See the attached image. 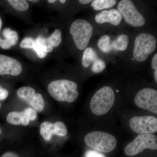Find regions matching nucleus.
Returning <instances> with one entry per match:
<instances>
[{
	"label": "nucleus",
	"mask_w": 157,
	"mask_h": 157,
	"mask_svg": "<svg viewBox=\"0 0 157 157\" xmlns=\"http://www.w3.org/2000/svg\"><path fill=\"white\" fill-rule=\"evenodd\" d=\"M77 87L78 86L74 82L67 79H59L50 82L48 85V90L50 95L57 101L72 103L78 98Z\"/></svg>",
	"instance_id": "1"
},
{
	"label": "nucleus",
	"mask_w": 157,
	"mask_h": 157,
	"mask_svg": "<svg viewBox=\"0 0 157 157\" xmlns=\"http://www.w3.org/2000/svg\"><path fill=\"white\" fill-rule=\"evenodd\" d=\"M115 101V94L112 88L105 86L98 90L93 96L90 107L94 114L103 115L112 108Z\"/></svg>",
	"instance_id": "2"
},
{
	"label": "nucleus",
	"mask_w": 157,
	"mask_h": 157,
	"mask_svg": "<svg viewBox=\"0 0 157 157\" xmlns=\"http://www.w3.org/2000/svg\"><path fill=\"white\" fill-rule=\"evenodd\" d=\"M84 140L88 146L101 152L112 151L117 144V140L113 135L100 131L90 132L86 135Z\"/></svg>",
	"instance_id": "3"
},
{
	"label": "nucleus",
	"mask_w": 157,
	"mask_h": 157,
	"mask_svg": "<svg viewBox=\"0 0 157 157\" xmlns=\"http://www.w3.org/2000/svg\"><path fill=\"white\" fill-rule=\"evenodd\" d=\"M93 32L92 25L84 19L76 20L70 28V33L75 45L80 50H84L87 47Z\"/></svg>",
	"instance_id": "4"
},
{
	"label": "nucleus",
	"mask_w": 157,
	"mask_h": 157,
	"mask_svg": "<svg viewBox=\"0 0 157 157\" xmlns=\"http://www.w3.org/2000/svg\"><path fill=\"white\" fill-rule=\"evenodd\" d=\"M157 41L151 34L141 33L138 35L135 41L133 56L138 62L146 60L150 54L156 48Z\"/></svg>",
	"instance_id": "5"
},
{
	"label": "nucleus",
	"mask_w": 157,
	"mask_h": 157,
	"mask_svg": "<svg viewBox=\"0 0 157 157\" xmlns=\"http://www.w3.org/2000/svg\"><path fill=\"white\" fill-rule=\"evenodd\" d=\"M157 138L154 134H140L125 147L127 155L132 156L141 152L145 149L157 150Z\"/></svg>",
	"instance_id": "6"
},
{
	"label": "nucleus",
	"mask_w": 157,
	"mask_h": 157,
	"mask_svg": "<svg viewBox=\"0 0 157 157\" xmlns=\"http://www.w3.org/2000/svg\"><path fill=\"white\" fill-rule=\"evenodd\" d=\"M117 10L127 23L132 26H142L145 24L144 17L139 12L136 7L130 0H122L117 6Z\"/></svg>",
	"instance_id": "7"
},
{
	"label": "nucleus",
	"mask_w": 157,
	"mask_h": 157,
	"mask_svg": "<svg viewBox=\"0 0 157 157\" xmlns=\"http://www.w3.org/2000/svg\"><path fill=\"white\" fill-rule=\"evenodd\" d=\"M131 129L139 134H153L157 132V118L153 116L135 117L130 121Z\"/></svg>",
	"instance_id": "8"
},
{
	"label": "nucleus",
	"mask_w": 157,
	"mask_h": 157,
	"mask_svg": "<svg viewBox=\"0 0 157 157\" xmlns=\"http://www.w3.org/2000/svg\"><path fill=\"white\" fill-rule=\"evenodd\" d=\"M135 104L139 108L157 113V91L151 88L140 90L135 97Z\"/></svg>",
	"instance_id": "9"
},
{
	"label": "nucleus",
	"mask_w": 157,
	"mask_h": 157,
	"mask_svg": "<svg viewBox=\"0 0 157 157\" xmlns=\"http://www.w3.org/2000/svg\"><path fill=\"white\" fill-rule=\"evenodd\" d=\"M21 64L13 58L0 54V75L17 76L22 72Z\"/></svg>",
	"instance_id": "10"
},
{
	"label": "nucleus",
	"mask_w": 157,
	"mask_h": 157,
	"mask_svg": "<svg viewBox=\"0 0 157 157\" xmlns=\"http://www.w3.org/2000/svg\"><path fill=\"white\" fill-rule=\"evenodd\" d=\"M122 18L119 11L117 9H112L101 11L96 15L95 19L98 24L109 23L113 25H118L120 24Z\"/></svg>",
	"instance_id": "11"
},
{
	"label": "nucleus",
	"mask_w": 157,
	"mask_h": 157,
	"mask_svg": "<svg viewBox=\"0 0 157 157\" xmlns=\"http://www.w3.org/2000/svg\"><path fill=\"white\" fill-rule=\"evenodd\" d=\"M7 121L9 123L13 125L22 124L27 126L29 124L30 120L24 111H13L9 113L7 116Z\"/></svg>",
	"instance_id": "12"
},
{
	"label": "nucleus",
	"mask_w": 157,
	"mask_h": 157,
	"mask_svg": "<svg viewBox=\"0 0 157 157\" xmlns=\"http://www.w3.org/2000/svg\"><path fill=\"white\" fill-rule=\"evenodd\" d=\"M40 133L45 140L49 141L53 135H56V130L55 124L49 122H44L40 127Z\"/></svg>",
	"instance_id": "13"
},
{
	"label": "nucleus",
	"mask_w": 157,
	"mask_h": 157,
	"mask_svg": "<svg viewBox=\"0 0 157 157\" xmlns=\"http://www.w3.org/2000/svg\"><path fill=\"white\" fill-rule=\"evenodd\" d=\"M17 93L20 99L30 105L33 101L36 91L33 88L29 86H23L18 89Z\"/></svg>",
	"instance_id": "14"
},
{
	"label": "nucleus",
	"mask_w": 157,
	"mask_h": 157,
	"mask_svg": "<svg viewBox=\"0 0 157 157\" xmlns=\"http://www.w3.org/2000/svg\"><path fill=\"white\" fill-rule=\"evenodd\" d=\"M128 44V37L125 34H122L111 42L112 49L117 51L125 50Z\"/></svg>",
	"instance_id": "15"
},
{
	"label": "nucleus",
	"mask_w": 157,
	"mask_h": 157,
	"mask_svg": "<svg viewBox=\"0 0 157 157\" xmlns=\"http://www.w3.org/2000/svg\"><path fill=\"white\" fill-rule=\"evenodd\" d=\"M98 57L95 51L91 47H88L85 49L82 59V65L84 67H89L90 64Z\"/></svg>",
	"instance_id": "16"
},
{
	"label": "nucleus",
	"mask_w": 157,
	"mask_h": 157,
	"mask_svg": "<svg viewBox=\"0 0 157 157\" xmlns=\"http://www.w3.org/2000/svg\"><path fill=\"white\" fill-rule=\"evenodd\" d=\"M116 4L115 0H95L92 2L91 6L94 9L99 11L112 8Z\"/></svg>",
	"instance_id": "17"
},
{
	"label": "nucleus",
	"mask_w": 157,
	"mask_h": 157,
	"mask_svg": "<svg viewBox=\"0 0 157 157\" xmlns=\"http://www.w3.org/2000/svg\"><path fill=\"white\" fill-rule=\"evenodd\" d=\"M3 35L5 40L11 46H14L17 44L18 39V34L16 31L12 30L9 28L5 29L3 32Z\"/></svg>",
	"instance_id": "18"
},
{
	"label": "nucleus",
	"mask_w": 157,
	"mask_h": 157,
	"mask_svg": "<svg viewBox=\"0 0 157 157\" xmlns=\"http://www.w3.org/2000/svg\"><path fill=\"white\" fill-rule=\"evenodd\" d=\"M29 106L33 107L36 111L38 112L42 111L45 107V101L42 95L39 93H36Z\"/></svg>",
	"instance_id": "19"
},
{
	"label": "nucleus",
	"mask_w": 157,
	"mask_h": 157,
	"mask_svg": "<svg viewBox=\"0 0 157 157\" xmlns=\"http://www.w3.org/2000/svg\"><path fill=\"white\" fill-rule=\"evenodd\" d=\"M46 40L52 47H58L62 42L61 32L58 29H56L50 36L46 38Z\"/></svg>",
	"instance_id": "20"
},
{
	"label": "nucleus",
	"mask_w": 157,
	"mask_h": 157,
	"mask_svg": "<svg viewBox=\"0 0 157 157\" xmlns=\"http://www.w3.org/2000/svg\"><path fill=\"white\" fill-rule=\"evenodd\" d=\"M98 46L102 52L108 53L112 49L110 43V37L104 36L101 37L98 42Z\"/></svg>",
	"instance_id": "21"
},
{
	"label": "nucleus",
	"mask_w": 157,
	"mask_h": 157,
	"mask_svg": "<svg viewBox=\"0 0 157 157\" xmlns=\"http://www.w3.org/2000/svg\"><path fill=\"white\" fill-rule=\"evenodd\" d=\"M8 2L12 7L17 11H25L29 8L28 3L25 0H9Z\"/></svg>",
	"instance_id": "22"
},
{
	"label": "nucleus",
	"mask_w": 157,
	"mask_h": 157,
	"mask_svg": "<svg viewBox=\"0 0 157 157\" xmlns=\"http://www.w3.org/2000/svg\"><path fill=\"white\" fill-rule=\"evenodd\" d=\"M106 67V64L104 61L98 57L93 62L92 70L94 73H101L105 69Z\"/></svg>",
	"instance_id": "23"
},
{
	"label": "nucleus",
	"mask_w": 157,
	"mask_h": 157,
	"mask_svg": "<svg viewBox=\"0 0 157 157\" xmlns=\"http://www.w3.org/2000/svg\"><path fill=\"white\" fill-rule=\"evenodd\" d=\"M55 124L56 126V135L61 137L66 136L67 134V129L65 124L61 121H57Z\"/></svg>",
	"instance_id": "24"
},
{
	"label": "nucleus",
	"mask_w": 157,
	"mask_h": 157,
	"mask_svg": "<svg viewBox=\"0 0 157 157\" xmlns=\"http://www.w3.org/2000/svg\"><path fill=\"white\" fill-rule=\"evenodd\" d=\"M36 40L31 37H26L23 39L20 43V47L22 48H32Z\"/></svg>",
	"instance_id": "25"
},
{
	"label": "nucleus",
	"mask_w": 157,
	"mask_h": 157,
	"mask_svg": "<svg viewBox=\"0 0 157 157\" xmlns=\"http://www.w3.org/2000/svg\"><path fill=\"white\" fill-rule=\"evenodd\" d=\"M24 112L25 113L30 121H34L36 119L37 113L35 109L32 108H27L25 109Z\"/></svg>",
	"instance_id": "26"
},
{
	"label": "nucleus",
	"mask_w": 157,
	"mask_h": 157,
	"mask_svg": "<svg viewBox=\"0 0 157 157\" xmlns=\"http://www.w3.org/2000/svg\"><path fill=\"white\" fill-rule=\"evenodd\" d=\"M85 157H106L103 154L96 150H88L85 153Z\"/></svg>",
	"instance_id": "27"
},
{
	"label": "nucleus",
	"mask_w": 157,
	"mask_h": 157,
	"mask_svg": "<svg viewBox=\"0 0 157 157\" xmlns=\"http://www.w3.org/2000/svg\"><path fill=\"white\" fill-rule=\"evenodd\" d=\"M9 91L6 89L2 88L0 85V100L6 99L9 95Z\"/></svg>",
	"instance_id": "28"
},
{
	"label": "nucleus",
	"mask_w": 157,
	"mask_h": 157,
	"mask_svg": "<svg viewBox=\"0 0 157 157\" xmlns=\"http://www.w3.org/2000/svg\"><path fill=\"white\" fill-rule=\"evenodd\" d=\"M0 46L1 48L4 49H8L11 48V46L9 45L5 39H1V42H0Z\"/></svg>",
	"instance_id": "29"
},
{
	"label": "nucleus",
	"mask_w": 157,
	"mask_h": 157,
	"mask_svg": "<svg viewBox=\"0 0 157 157\" xmlns=\"http://www.w3.org/2000/svg\"><path fill=\"white\" fill-rule=\"evenodd\" d=\"M151 67L155 70H157V54H155L151 62Z\"/></svg>",
	"instance_id": "30"
},
{
	"label": "nucleus",
	"mask_w": 157,
	"mask_h": 157,
	"mask_svg": "<svg viewBox=\"0 0 157 157\" xmlns=\"http://www.w3.org/2000/svg\"><path fill=\"white\" fill-rule=\"evenodd\" d=\"M1 157H19L18 155L13 152H7L5 153Z\"/></svg>",
	"instance_id": "31"
},
{
	"label": "nucleus",
	"mask_w": 157,
	"mask_h": 157,
	"mask_svg": "<svg viewBox=\"0 0 157 157\" xmlns=\"http://www.w3.org/2000/svg\"><path fill=\"white\" fill-rule=\"evenodd\" d=\"M92 2L93 1H92V0H90H90H79L78 1V2L82 4V5H86V4H89V3Z\"/></svg>",
	"instance_id": "32"
},
{
	"label": "nucleus",
	"mask_w": 157,
	"mask_h": 157,
	"mask_svg": "<svg viewBox=\"0 0 157 157\" xmlns=\"http://www.w3.org/2000/svg\"><path fill=\"white\" fill-rule=\"evenodd\" d=\"M154 74H155V81H156V82H157V70H155Z\"/></svg>",
	"instance_id": "33"
},
{
	"label": "nucleus",
	"mask_w": 157,
	"mask_h": 157,
	"mask_svg": "<svg viewBox=\"0 0 157 157\" xmlns=\"http://www.w3.org/2000/svg\"><path fill=\"white\" fill-rule=\"evenodd\" d=\"M56 2V1H55V0H48V2L49 3H53L55 2Z\"/></svg>",
	"instance_id": "34"
},
{
	"label": "nucleus",
	"mask_w": 157,
	"mask_h": 157,
	"mask_svg": "<svg viewBox=\"0 0 157 157\" xmlns=\"http://www.w3.org/2000/svg\"><path fill=\"white\" fill-rule=\"evenodd\" d=\"M2 18L0 17V29L2 28Z\"/></svg>",
	"instance_id": "35"
},
{
	"label": "nucleus",
	"mask_w": 157,
	"mask_h": 157,
	"mask_svg": "<svg viewBox=\"0 0 157 157\" xmlns=\"http://www.w3.org/2000/svg\"><path fill=\"white\" fill-rule=\"evenodd\" d=\"M30 2H39L38 0H30Z\"/></svg>",
	"instance_id": "36"
},
{
	"label": "nucleus",
	"mask_w": 157,
	"mask_h": 157,
	"mask_svg": "<svg viewBox=\"0 0 157 157\" xmlns=\"http://www.w3.org/2000/svg\"><path fill=\"white\" fill-rule=\"evenodd\" d=\"M59 2H60V3L64 4L65 2H66V1H65V0H60V1H59Z\"/></svg>",
	"instance_id": "37"
},
{
	"label": "nucleus",
	"mask_w": 157,
	"mask_h": 157,
	"mask_svg": "<svg viewBox=\"0 0 157 157\" xmlns=\"http://www.w3.org/2000/svg\"><path fill=\"white\" fill-rule=\"evenodd\" d=\"M1 133H2V129L0 128V135H1Z\"/></svg>",
	"instance_id": "38"
},
{
	"label": "nucleus",
	"mask_w": 157,
	"mask_h": 157,
	"mask_svg": "<svg viewBox=\"0 0 157 157\" xmlns=\"http://www.w3.org/2000/svg\"><path fill=\"white\" fill-rule=\"evenodd\" d=\"M1 37H0V42H1Z\"/></svg>",
	"instance_id": "39"
},
{
	"label": "nucleus",
	"mask_w": 157,
	"mask_h": 157,
	"mask_svg": "<svg viewBox=\"0 0 157 157\" xmlns=\"http://www.w3.org/2000/svg\"><path fill=\"white\" fill-rule=\"evenodd\" d=\"M0 107H1V104H0Z\"/></svg>",
	"instance_id": "40"
}]
</instances>
